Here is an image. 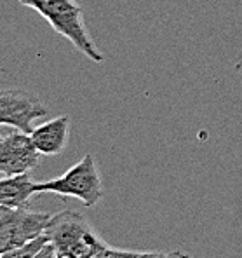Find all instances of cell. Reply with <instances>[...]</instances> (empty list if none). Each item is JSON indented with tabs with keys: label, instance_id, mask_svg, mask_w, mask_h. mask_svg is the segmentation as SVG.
Instances as JSON below:
<instances>
[{
	"label": "cell",
	"instance_id": "1",
	"mask_svg": "<svg viewBox=\"0 0 242 258\" xmlns=\"http://www.w3.org/2000/svg\"><path fill=\"white\" fill-rule=\"evenodd\" d=\"M44 236L61 258H93L108 246L84 216L71 210L51 215Z\"/></svg>",
	"mask_w": 242,
	"mask_h": 258
},
{
	"label": "cell",
	"instance_id": "9",
	"mask_svg": "<svg viewBox=\"0 0 242 258\" xmlns=\"http://www.w3.org/2000/svg\"><path fill=\"white\" fill-rule=\"evenodd\" d=\"M32 258H56V251L51 242H47V244H44L42 248H40V251Z\"/></svg>",
	"mask_w": 242,
	"mask_h": 258
},
{
	"label": "cell",
	"instance_id": "3",
	"mask_svg": "<svg viewBox=\"0 0 242 258\" xmlns=\"http://www.w3.org/2000/svg\"><path fill=\"white\" fill-rule=\"evenodd\" d=\"M37 194H56L61 197H75L84 206H94L103 197V183L93 155H84L75 166L58 178L35 181Z\"/></svg>",
	"mask_w": 242,
	"mask_h": 258
},
{
	"label": "cell",
	"instance_id": "4",
	"mask_svg": "<svg viewBox=\"0 0 242 258\" xmlns=\"http://www.w3.org/2000/svg\"><path fill=\"white\" fill-rule=\"evenodd\" d=\"M49 218V213L30 208L0 206V255L23 248L42 236Z\"/></svg>",
	"mask_w": 242,
	"mask_h": 258
},
{
	"label": "cell",
	"instance_id": "10",
	"mask_svg": "<svg viewBox=\"0 0 242 258\" xmlns=\"http://www.w3.org/2000/svg\"><path fill=\"white\" fill-rule=\"evenodd\" d=\"M168 253H162V251H134L129 258H166Z\"/></svg>",
	"mask_w": 242,
	"mask_h": 258
},
{
	"label": "cell",
	"instance_id": "12",
	"mask_svg": "<svg viewBox=\"0 0 242 258\" xmlns=\"http://www.w3.org/2000/svg\"><path fill=\"white\" fill-rule=\"evenodd\" d=\"M56 258H61V256H56Z\"/></svg>",
	"mask_w": 242,
	"mask_h": 258
},
{
	"label": "cell",
	"instance_id": "8",
	"mask_svg": "<svg viewBox=\"0 0 242 258\" xmlns=\"http://www.w3.org/2000/svg\"><path fill=\"white\" fill-rule=\"evenodd\" d=\"M35 194V181L30 180L28 173L4 176L0 180V206L28 208L30 199Z\"/></svg>",
	"mask_w": 242,
	"mask_h": 258
},
{
	"label": "cell",
	"instance_id": "2",
	"mask_svg": "<svg viewBox=\"0 0 242 258\" xmlns=\"http://www.w3.org/2000/svg\"><path fill=\"white\" fill-rule=\"evenodd\" d=\"M35 11L52 26L56 33L70 40L82 54L94 63L103 61V54L86 28L82 7L75 0H42Z\"/></svg>",
	"mask_w": 242,
	"mask_h": 258
},
{
	"label": "cell",
	"instance_id": "11",
	"mask_svg": "<svg viewBox=\"0 0 242 258\" xmlns=\"http://www.w3.org/2000/svg\"><path fill=\"white\" fill-rule=\"evenodd\" d=\"M18 2H20L21 6H25V7H32V9H37V7H39V4L42 2V0H18Z\"/></svg>",
	"mask_w": 242,
	"mask_h": 258
},
{
	"label": "cell",
	"instance_id": "5",
	"mask_svg": "<svg viewBox=\"0 0 242 258\" xmlns=\"http://www.w3.org/2000/svg\"><path fill=\"white\" fill-rule=\"evenodd\" d=\"M47 113L42 101L21 89H0V126L30 133L33 120Z\"/></svg>",
	"mask_w": 242,
	"mask_h": 258
},
{
	"label": "cell",
	"instance_id": "6",
	"mask_svg": "<svg viewBox=\"0 0 242 258\" xmlns=\"http://www.w3.org/2000/svg\"><path fill=\"white\" fill-rule=\"evenodd\" d=\"M39 157L28 133L16 129L0 138V173L4 176L30 173L39 166Z\"/></svg>",
	"mask_w": 242,
	"mask_h": 258
},
{
	"label": "cell",
	"instance_id": "7",
	"mask_svg": "<svg viewBox=\"0 0 242 258\" xmlns=\"http://www.w3.org/2000/svg\"><path fill=\"white\" fill-rule=\"evenodd\" d=\"M70 133V119L66 115L56 117L28 133L40 155H58L65 150Z\"/></svg>",
	"mask_w": 242,
	"mask_h": 258
}]
</instances>
